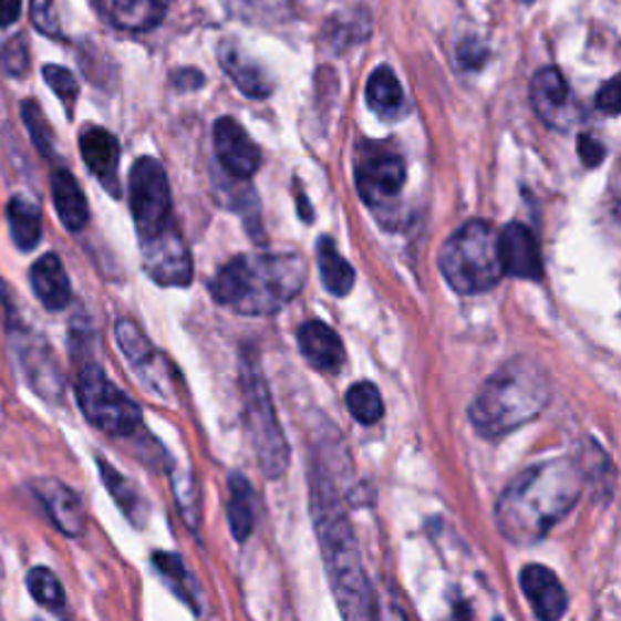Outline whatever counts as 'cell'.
I'll return each mask as SVG.
<instances>
[{
    "label": "cell",
    "mask_w": 621,
    "mask_h": 621,
    "mask_svg": "<svg viewBox=\"0 0 621 621\" xmlns=\"http://www.w3.org/2000/svg\"><path fill=\"white\" fill-rule=\"evenodd\" d=\"M30 488L40 503L44 505V510L52 517L54 527L61 531L63 537L81 539L85 535V508L79 493L71 486L63 484L59 478L44 476L30 480Z\"/></svg>",
    "instance_id": "12"
},
{
    "label": "cell",
    "mask_w": 621,
    "mask_h": 621,
    "mask_svg": "<svg viewBox=\"0 0 621 621\" xmlns=\"http://www.w3.org/2000/svg\"><path fill=\"white\" fill-rule=\"evenodd\" d=\"M52 195L61 224L66 226L69 231H81L87 224L91 211H87V199L79 180H75L69 170H56L52 177Z\"/></svg>",
    "instance_id": "24"
},
{
    "label": "cell",
    "mask_w": 621,
    "mask_h": 621,
    "mask_svg": "<svg viewBox=\"0 0 621 621\" xmlns=\"http://www.w3.org/2000/svg\"><path fill=\"white\" fill-rule=\"evenodd\" d=\"M81 156L85 166L97 177L103 187H107L112 195L117 193L120 185V144L110 132L91 126L81 134Z\"/></svg>",
    "instance_id": "19"
},
{
    "label": "cell",
    "mask_w": 621,
    "mask_h": 621,
    "mask_svg": "<svg viewBox=\"0 0 621 621\" xmlns=\"http://www.w3.org/2000/svg\"><path fill=\"white\" fill-rule=\"evenodd\" d=\"M170 185L161 163L151 156L136 158L130 173V207L142 244L156 238L173 224Z\"/></svg>",
    "instance_id": "8"
},
{
    "label": "cell",
    "mask_w": 621,
    "mask_h": 621,
    "mask_svg": "<svg viewBox=\"0 0 621 621\" xmlns=\"http://www.w3.org/2000/svg\"><path fill=\"white\" fill-rule=\"evenodd\" d=\"M97 468H100V478H103L107 493L112 496V500L117 503L122 515L130 519L134 527H144L148 522V503L134 486V480L120 474L117 468L103 459V456H97Z\"/></svg>",
    "instance_id": "23"
},
{
    "label": "cell",
    "mask_w": 621,
    "mask_h": 621,
    "mask_svg": "<svg viewBox=\"0 0 621 621\" xmlns=\"http://www.w3.org/2000/svg\"><path fill=\"white\" fill-rule=\"evenodd\" d=\"M22 120H24V124H28V132H30L34 146L40 148L44 156H52L54 154V132H52V126H49L37 100H24Z\"/></svg>",
    "instance_id": "32"
},
{
    "label": "cell",
    "mask_w": 621,
    "mask_h": 621,
    "mask_svg": "<svg viewBox=\"0 0 621 621\" xmlns=\"http://www.w3.org/2000/svg\"><path fill=\"white\" fill-rule=\"evenodd\" d=\"M354 183L370 207H389L405 185V161L396 148L362 142L354 151Z\"/></svg>",
    "instance_id": "9"
},
{
    "label": "cell",
    "mask_w": 621,
    "mask_h": 621,
    "mask_svg": "<svg viewBox=\"0 0 621 621\" xmlns=\"http://www.w3.org/2000/svg\"><path fill=\"white\" fill-rule=\"evenodd\" d=\"M345 403L350 415L362 425H376L384 417L382 394H379V389L370 382H360L350 386Z\"/></svg>",
    "instance_id": "31"
},
{
    "label": "cell",
    "mask_w": 621,
    "mask_h": 621,
    "mask_svg": "<svg viewBox=\"0 0 621 621\" xmlns=\"http://www.w3.org/2000/svg\"><path fill=\"white\" fill-rule=\"evenodd\" d=\"M527 3H531V0H527Z\"/></svg>",
    "instance_id": "41"
},
{
    "label": "cell",
    "mask_w": 621,
    "mask_h": 621,
    "mask_svg": "<svg viewBox=\"0 0 621 621\" xmlns=\"http://www.w3.org/2000/svg\"><path fill=\"white\" fill-rule=\"evenodd\" d=\"M531 105H535L539 120L547 122L553 130H568L573 122V103L563 75L556 69H541L531 79Z\"/></svg>",
    "instance_id": "15"
},
{
    "label": "cell",
    "mask_w": 621,
    "mask_h": 621,
    "mask_svg": "<svg viewBox=\"0 0 621 621\" xmlns=\"http://www.w3.org/2000/svg\"><path fill=\"white\" fill-rule=\"evenodd\" d=\"M307 262L297 252H250L214 275L211 297L240 315H272L299 297Z\"/></svg>",
    "instance_id": "2"
},
{
    "label": "cell",
    "mask_w": 621,
    "mask_h": 621,
    "mask_svg": "<svg viewBox=\"0 0 621 621\" xmlns=\"http://www.w3.org/2000/svg\"><path fill=\"white\" fill-rule=\"evenodd\" d=\"M0 59H3V66L10 75H22L24 69H28L30 63V54H28V46H24L22 37H15V40H10L3 52H0Z\"/></svg>",
    "instance_id": "34"
},
{
    "label": "cell",
    "mask_w": 621,
    "mask_h": 621,
    "mask_svg": "<svg viewBox=\"0 0 621 621\" xmlns=\"http://www.w3.org/2000/svg\"><path fill=\"white\" fill-rule=\"evenodd\" d=\"M226 517L231 535L238 544H246L258 522V496L244 474H228V505Z\"/></svg>",
    "instance_id": "21"
},
{
    "label": "cell",
    "mask_w": 621,
    "mask_h": 621,
    "mask_svg": "<svg viewBox=\"0 0 621 621\" xmlns=\"http://www.w3.org/2000/svg\"><path fill=\"white\" fill-rule=\"evenodd\" d=\"M299 350L313 370L335 374L345 364V348L340 335L323 321H309L299 328Z\"/></svg>",
    "instance_id": "16"
},
{
    "label": "cell",
    "mask_w": 621,
    "mask_h": 621,
    "mask_svg": "<svg viewBox=\"0 0 621 621\" xmlns=\"http://www.w3.org/2000/svg\"><path fill=\"white\" fill-rule=\"evenodd\" d=\"M496 621H503V619H496Z\"/></svg>",
    "instance_id": "40"
},
{
    "label": "cell",
    "mask_w": 621,
    "mask_h": 621,
    "mask_svg": "<svg viewBox=\"0 0 621 621\" xmlns=\"http://www.w3.org/2000/svg\"><path fill=\"white\" fill-rule=\"evenodd\" d=\"M315 258H319L323 287L331 291L333 297H348L354 287V270H352V265L340 256L335 244L328 236L319 238V246H315Z\"/></svg>",
    "instance_id": "28"
},
{
    "label": "cell",
    "mask_w": 621,
    "mask_h": 621,
    "mask_svg": "<svg viewBox=\"0 0 621 621\" xmlns=\"http://www.w3.org/2000/svg\"><path fill=\"white\" fill-rule=\"evenodd\" d=\"M578 156L586 163L588 168H594L604 158V146L600 142H594L590 134H580L578 138Z\"/></svg>",
    "instance_id": "37"
},
{
    "label": "cell",
    "mask_w": 621,
    "mask_h": 621,
    "mask_svg": "<svg viewBox=\"0 0 621 621\" xmlns=\"http://www.w3.org/2000/svg\"><path fill=\"white\" fill-rule=\"evenodd\" d=\"M594 105H598V110H602L604 114L621 112V73L600 87L598 97H594Z\"/></svg>",
    "instance_id": "36"
},
{
    "label": "cell",
    "mask_w": 621,
    "mask_h": 621,
    "mask_svg": "<svg viewBox=\"0 0 621 621\" xmlns=\"http://www.w3.org/2000/svg\"><path fill=\"white\" fill-rule=\"evenodd\" d=\"M93 6L112 28L148 32L166 18L168 0H93Z\"/></svg>",
    "instance_id": "17"
},
{
    "label": "cell",
    "mask_w": 621,
    "mask_h": 621,
    "mask_svg": "<svg viewBox=\"0 0 621 621\" xmlns=\"http://www.w3.org/2000/svg\"><path fill=\"white\" fill-rule=\"evenodd\" d=\"M366 105L384 120H396L399 114H403V87L396 79V73L389 66L376 69L370 75V81H366Z\"/></svg>",
    "instance_id": "26"
},
{
    "label": "cell",
    "mask_w": 621,
    "mask_h": 621,
    "mask_svg": "<svg viewBox=\"0 0 621 621\" xmlns=\"http://www.w3.org/2000/svg\"><path fill=\"white\" fill-rule=\"evenodd\" d=\"M522 592L535 610L539 621H561L568 607L566 590L549 568L544 566H527L522 570Z\"/></svg>",
    "instance_id": "18"
},
{
    "label": "cell",
    "mask_w": 621,
    "mask_h": 621,
    "mask_svg": "<svg viewBox=\"0 0 621 621\" xmlns=\"http://www.w3.org/2000/svg\"><path fill=\"white\" fill-rule=\"evenodd\" d=\"M549 379L541 366L515 360L493 374L472 403V423L484 437H500L547 408Z\"/></svg>",
    "instance_id": "4"
},
{
    "label": "cell",
    "mask_w": 621,
    "mask_h": 621,
    "mask_svg": "<svg viewBox=\"0 0 621 621\" xmlns=\"http://www.w3.org/2000/svg\"><path fill=\"white\" fill-rule=\"evenodd\" d=\"M309 503L325 576L342 621H379L374 590L362 566L350 515L338 496L333 476L319 459L309 466Z\"/></svg>",
    "instance_id": "1"
},
{
    "label": "cell",
    "mask_w": 621,
    "mask_h": 621,
    "mask_svg": "<svg viewBox=\"0 0 621 621\" xmlns=\"http://www.w3.org/2000/svg\"><path fill=\"white\" fill-rule=\"evenodd\" d=\"M219 63L228 73V79L248 97H268L275 87L272 75L265 71L258 61H252L236 42L219 44Z\"/></svg>",
    "instance_id": "20"
},
{
    "label": "cell",
    "mask_w": 621,
    "mask_h": 621,
    "mask_svg": "<svg viewBox=\"0 0 621 621\" xmlns=\"http://www.w3.org/2000/svg\"><path fill=\"white\" fill-rule=\"evenodd\" d=\"M580 496V474L568 462L539 464L529 468L498 503V527L517 544L541 539L559 519L573 508Z\"/></svg>",
    "instance_id": "3"
},
{
    "label": "cell",
    "mask_w": 621,
    "mask_h": 621,
    "mask_svg": "<svg viewBox=\"0 0 621 621\" xmlns=\"http://www.w3.org/2000/svg\"><path fill=\"white\" fill-rule=\"evenodd\" d=\"M22 0H0V28H10L20 20Z\"/></svg>",
    "instance_id": "38"
},
{
    "label": "cell",
    "mask_w": 621,
    "mask_h": 621,
    "mask_svg": "<svg viewBox=\"0 0 621 621\" xmlns=\"http://www.w3.org/2000/svg\"><path fill=\"white\" fill-rule=\"evenodd\" d=\"M154 568L158 570V576L163 578V582L170 588L173 594H177L189 610L195 614L201 612V604H199V586L197 580L189 573V568L185 566L183 556L180 553H173V551H156L154 553Z\"/></svg>",
    "instance_id": "25"
},
{
    "label": "cell",
    "mask_w": 621,
    "mask_h": 621,
    "mask_svg": "<svg viewBox=\"0 0 621 621\" xmlns=\"http://www.w3.org/2000/svg\"><path fill=\"white\" fill-rule=\"evenodd\" d=\"M10 236L20 250H32L42 238V211L34 199L15 195L8 201Z\"/></svg>",
    "instance_id": "27"
},
{
    "label": "cell",
    "mask_w": 621,
    "mask_h": 621,
    "mask_svg": "<svg viewBox=\"0 0 621 621\" xmlns=\"http://www.w3.org/2000/svg\"><path fill=\"white\" fill-rule=\"evenodd\" d=\"M114 335H117L120 350L124 352V358L130 360V364L136 370V374L142 376V382L151 386V391H156L163 399H166L170 382H168V362L158 350L151 345V340L142 333L134 321L122 319L114 328Z\"/></svg>",
    "instance_id": "11"
},
{
    "label": "cell",
    "mask_w": 621,
    "mask_h": 621,
    "mask_svg": "<svg viewBox=\"0 0 621 621\" xmlns=\"http://www.w3.org/2000/svg\"><path fill=\"white\" fill-rule=\"evenodd\" d=\"M168 474H170L177 508H180L185 525L197 535V529L201 525V493H199L197 480L189 468L177 466V464L168 466Z\"/></svg>",
    "instance_id": "30"
},
{
    "label": "cell",
    "mask_w": 621,
    "mask_h": 621,
    "mask_svg": "<svg viewBox=\"0 0 621 621\" xmlns=\"http://www.w3.org/2000/svg\"><path fill=\"white\" fill-rule=\"evenodd\" d=\"M500 260L505 275L519 277V280L541 282L544 262L535 234L525 224H508L500 234Z\"/></svg>",
    "instance_id": "14"
},
{
    "label": "cell",
    "mask_w": 621,
    "mask_h": 621,
    "mask_svg": "<svg viewBox=\"0 0 621 621\" xmlns=\"http://www.w3.org/2000/svg\"><path fill=\"white\" fill-rule=\"evenodd\" d=\"M42 73H44V81L52 85V91L56 93V97L71 112L73 105H75V97H79V81H75V75L69 69L49 66V63H46Z\"/></svg>",
    "instance_id": "33"
},
{
    "label": "cell",
    "mask_w": 621,
    "mask_h": 621,
    "mask_svg": "<svg viewBox=\"0 0 621 621\" xmlns=\"http://www.w3.org/2000/svg\"><path fill=\"white\" fill-rule=\"evenodd\" d=\"M30 282L37 299L44 303V309L49 311H61L69 307L71 301V284L69 275L63 270V265L56 256H42L32 265L30 270Z\"/></svg>",
    "instance_id": "22"
},
{
    "label": "cell",
    "mask_w": 621,
    "mask_h": 621,
    "mask_svg": "<svg viewBox=\"0 0 621 621\" xmlns=\"http://www.w3.org/2000/svg\"><path fill=\"white\" fill-rule=\"evenodd\" d=\"M28 590L34 598V602L44 607L59 619H69V600L66 592H63L61 582L56 578L54 570H49L44 566H34L28 573Z\"/></svg>",
    "instance_id": "29"
},
{
    "label": "cell",
    "mask_w": 621,
    "mask_h": 621,
    "mask_svg": "<svg viewBox=\"0 0 621 621\" xmlns=\"http://www.w3.org/2000/svg\"><path fill=\"white\" fill-rule=\"evenodd\" d=\"M240 394H244V423L256 452L260 472L268 480H280L289 468V442L277 417L268 382L258 358L250 350L240 354Z\"/></svg>",
    "instance_id": "5"
},
{
    "label": "cell",
    "mask_w": 621,
    "mask_h": 621,
    "mask_svg": "<svg viewBox=\"0 0 621 621\" xmlns=\"http://www.w3.org/2000/svg\"><path fill=\"white\" fill-rule=\"evenodd\" d=\"M75 399H79L85 421L100 433L117 439L144 435L142 408L112 384L100 364H83L75 379Z\"/></svg>",
    "instance_id": "7"
},
{
    "label": "cell",
    "mask_w": 621,
    "mask_h": 621,
    "mask_svg": "<svg viewBox=\"0 0 621 621\" xmlns=\"http://www.w3.org/2000/svg\"><path fill=\"white\" fill-rule=\"evenodd\" d=\"M214 151H217L221 168L236 180H246L260 168V151L256 142L234 117H221L214 124Z\"/></svg>",
    "instance_id": "13"
},
{
    "label": "cell",
    "mask_w": 621,
    "mask_h": 621,
    "mask_svg": "<svg viewBox=\"0 0 621 621\" xmlns=\"http://www.w3.org/2000/svg\"><path fill=\"white\" fill-rule=\"evenodd\" d=\"M299 214L303 217V221H311L313 219V211L309 207V199L303 197V195H299Z\"/></svg>",
    "instance_id": "39"
},
{
    "label": "cell",
    "mask_w": 621,
    "mask_h": 621,
    "mask_svg": "<svg viewBox=\"0 0 621 621\" xmlns=\"http://www.w3.org/2000/svg\"><path fill=\"white\" fill-rule=\"evenodd\" d=\"M144 270L161 287H187L193 282V256L185 238L170 224L166 231L144 244Z\"/></svg>",
    "instance_id": "10"
},
{
    "label": "cell",
    "mask_w": 621,
    "mask_h": 621,
    "mask_svg": "<svg viewBox=\"0 0 621 621\" xmlns=\"http://www.w3.org/2000/svg\"><path fill=\"white\" fill-rule=\"evenodd\" d=\"M439 270L459 294H480L500 282V234L488 221H468L439 250Z\"/></svg>",
    "instance_id": "6"
},
{
    "label": "cell",
    "mask_w": 621,
    "mask_h": 621,
    "mask_svg": "<svg viewBox=\"0 0 621 621\" xmlns=\"http://www.w3.org/2000/svg\"><path fill=\"white\" fill-rule=\"evenodd\" d=\"M32 22L44 34H59V20L52 0H32Z\"/></svg>",
    "instance_id": "35"
}]
</instances>
